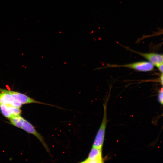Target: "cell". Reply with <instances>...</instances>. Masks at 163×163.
Segmentation results:
<instances>
[{"instance_id": "cell-1", "label": "cell", "mask_w": 163, "mask_h": 163, "mask_svg": "<svg viewBox=\"0 0 163 163\" xmlns=\"http://www.w3.org/2000/svg\"><path fill=\"white\" fill-rule=\"evenodd\" d=\"M104 114L102 120L97 133L92 147L102 149L104 141L105 133L107 123V106L104 105Z\"/></svg>"}, {"instance_id": "cell-2", "label": "cell", "mask_w": 163, "mask_h": 163, "mask_svg": "<svg viewBox=\"0 0 163 163\" xmlns=\"http://www.w3.org/2000/svg\"><path fill=\"white\" fill-rule=\"evenodd\" d=\"M120 67L129 68L139 71L147 72L152 70L153 69L154 65L150 62L140 61L123 65L107 64L104 67L100 69Z\"/></svg>"}, {"instance_id": "cell-3", "label": "cell", "mask_w": 163, "mask_h": 163, "mask_svg": "<svg viewBox=\"0 0 163 163\" xmlns=\"http://www.w3.org/2000/svg\"><path fill=\"white\" fill-rule=\"evenodd\" d=\"M123 46L128 50L136 53L144 57L153 65L157 67L163 62V55H162L153 53H142L135 51L128 47Z\"/></svg>"}, {"instance_id": "cell-4", "label": "cell", "mask_w": 163, "mask_h": 163, "mask_svg": "<svg viewBox=\"0 0 163 163\" xmlns=\"http://www.w3.org/2000/svg\"><path fill=\"white\" fill-rule=\"evenodd\" d=\"M21 129L36 137L41 142L46 151L50 154L49 148L45 143L43 137L36 130L34 126L30 122L24 118L22 122Z\"/></svg>"}, {"instance_id": "cell-5", "label": "cell", "mask_w": 163, "mask_h": 163, "mask_svg": "<svg viewBox=\"0 0 163 163\" xmlns=\"http://www.w3.org/2000/svg\"><path fill=\"white\" fill-rule=\"evenodd\" d=\"M104 162L102 149L92 147L87 158L81 162L101 163Z\"/></svg>"}, {"instance_id": "cell-6", "label": "cell", "mask_w": 163, "mask_h": 163, "mask_svg": "<svg viewBox=\"0 0 163 163\" xmlns=\"http://www.w3.org/2000/svg\"><path fill=\"white\" fill-rule=\"evenodd\" d=\"M5 90L7 92L11 94L16 100L22 104L30 103H37L54 106L36 101L24 94L19 92L6 89H5Z\"/></svg>"}, {"instance_id": "cell-7", "label": "cell", "mask_w": 163, "mask_h": 163, "mask_svg": "<svg viewBox=\"0 0 163 163\" xmlns=\"http://www.w3.org/2000/svg\"><path fill=\"white\" fill-rule=\"evenodd\" d=\"M0 104H9L19 108L22 104L16 100L13 96L5 89L0 88Z\"/></svg>"}, {"instance_id": "cell-8", "label": "cell", "mask_w": 163, "mask_h": 163, "mask_svg": "<svg viewBox=\"0 0 163 163\" xmlns=\"http://www.w3.org/2000/svg\"><path fill=\"white\" fill-rule=\"evenodd\" d=\"M24 118L21 116H14L9 119L11 123L18 128H21Z\"/></svg>"}, {"instance_id": "cell-9", "label": "cell", "mask_w": 163, "mask_h": 163, "mask_svg": "<svg viewBox=\"0 0 163 163\" xmlns=\"http://www.w3.org/2000/svg\"><path fill=\"white\" fill-rule=\"evenodd\" d=\"M6 105L9 113L12 117L20 115L21 111L20 108L10 105Z\"/></svg>"}, {"instance_id": "cell-10", "label": "cell", "mask_w": 163, "mask_h": 163, "mask_svg": "<svg viewBox=\"0 0 163 163\" xmlns=\"http://www.w3.org/2000/svg\"><path fill=\"white\" fill-rule=\"evenodd\" d=\"M0 110L3 115L9 119L13 117L8 112L7 106L5 104H0Z\"/></svg>"}, {"instance_id": "cell-11", "label": "cell", "mask_w": 163, "mask_h": 163, "mask_svg": "<svg viewBox=\"0 0 163 163\" xmlns=\"http://www.w3.org/2000/svg\"><path fill=\"white\" fill-rule=\"evenodd\" d=\"M158 99L159 102L163 105V88H161L159 91Z\"/></svg>"}, {"instance_id": "cell-12", "label": "cell", "mask_w": 163, "mask_h": 163, "mask_svg": "<svg viewBox=\"0 0 163 163\" xmlns=\"http://www.w3.org/2000/svg\"><path fill=\"white\" fill-rule=\"evenodd\" d=\"M158 67L160 71L163 73V62Z\"/></svg>"}, {"instance_id": "cell-13", "label": "cell", "mask_w": 163, "mask_h": 163, "mask_svg": "<svg viewBox=\"0 0 163 163\" xmlns=\"http://www.w3.org/2000/svg\"><path fill=\"white\" fill-rule=\"evenodd\" d=\"M162 34H163V29H161L157 33H155V35H159Z\"/></svg>"}, {"instance_id": "cell-14", "label": "cell", "mask_w": 163, "mask_h": 163, "mask_svg": "<svg viewBox=\"0 0 163 163\" xmlns=\"http://www.w3.org/2000/svg\"><path fill=\"white\" fill-rule=\"evenodd\" d=\"M161 80L162 84L163 85V73L161 76Z\"/></svg>"}]
</instances>
